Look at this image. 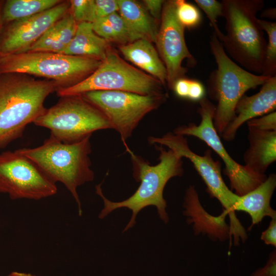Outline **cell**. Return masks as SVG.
<instances>
[{
	"mask_svg": "<svg viewBox=\"0 0 276 276\" xmlns=\"http://www.w3.org/2000/svg\"><path fill=\"white\" fill-rule=\"evenodd\" d=\"M70 2V12L78 24H92L97 20L95 0H72Z\"/></svg>",
	"mask_w": 276,
	"mask_h": 276,
	"instance_id": "26",
	"label": "cell"
},
{
	"mask_svg": "<svg viewBox=\"0 0 276 276\" xmlns=\"http://www.w3.org/2000/svg\"><path fill=\"white\" fill-rule=\"evenodd\" d=\"M263 14L264 15L265 17H268L270 18L271 17L275 18V8L267 9L263 12Z\"/></svg>",
	"mask_w": 276,
	"mask_h": 276,
	"instance_id": "34",
	"label": "cell"
},
{
	"mask_svg": "<svg viewBox=\"0 0 276 276\" xmlns=\"http://www.w3.org/2000/svg\"><path fill=\"white\" fill-rule=\"evenodd\" d=\"M7 276H36L31 273H25L18 271H13L9 273Z\"/></svg>",
	"mask_w": 276,
	"mask_h": 276,
	"instance_id": "35",
	"label": "cell"
},
{
	"mask_svg": "<svg viewBox=\"0 0 276 276\" xmlns=\"http://www.w3.org/2000/svg\"><path fill=\"white\" fill-rule=\"evenodd\" d=\"M90 137L66 144L50 135L40 146L16 150L33 161L54 182L64 185L77 204L79 216L82 211L77 188L93 180L95 176L89 157Z\"/></svg>",
	"mask_w": 276,
	"mask_h": 276,
	"instance_id": "4",
	"label": "cell"
},
{
	"mask_svg": "<svg viewBox=\"0 0 276 276\" xmlns=\"http://www.w3.org/2000/svg\"><path fill=\"white\" fill-rule=\"evenodd\" d=\"M1 4H2V3L1 2H0V34H1V28H2V12H1L2 5Z\"/></svg>",
	"mask_w": 276,
	"mask_h": 276,
	"instance_id": "36",
	"label": "cell"
},
{
	"mask_svg": "<svg viewBox=\"0 0 276 276\" xmlns=\"http://www.w3.org/2000/svg\"><path fill=\"white\" fill-rule=\"evenodd\" d=\"M199 102L198 112L201 117L200 123L198 125L191 123L178 126L173 133L182 136H193L205 143L223 162L225 166L223 172L229 180L231 189L238 196H242L260 185L267 176L254 173L231 156L214 126L215 105L205 97Z\"/></svg>",
	"mask_w": 276,
	"mask_h": 276,
	"instance_id": "10",
	"label": "cell"
},
{
	"mask_svg": "<svg viewBox=\"0 0 276 276\" xmlns=\"http://www.w3.org/2000/svg\"><path fill=\"white\" fill-rule=\"evenodd\" d=\"M99 109L120 135L126 147L127 140L143 117L157 108L166 100V94L142 95L119 90H98L81 95Z\"/></svg>",
	"mask_w": 276,
	"mask_h": 276,
	"instance_id": "9",
	"label": "cell"
},
{
	"mask_svg": "<svg viewBox=\"0 0 276 276\" xmlns=\"http://www.w3.org/2000/svg\"><path fill=\"white\" fill-rule=\"evenodd\" d=\"M33 123L49 129L51 135L66 144L81 141L97 130L112 129L104 114L82 95L61 97Z\"/></svg>",
	"mask_w": 276,
	"mask_h": 276,
	"instance_id": "7",
	"label": "cell"
},
{
	"mask_svg": "<svg viewBox=\"0 0 276 276\" xmlns=\"http://www.w3.org/2000/svg\"><path fill=\"white\" fill-rule=\"evenodd\" d=\"M258 22L268 36L261 75L276 76V22L258 19Z\"/></svg>",
	"mask_w": 276,
	"mask_h": 276,
	"instance_id": "22",
	"label": "cell"
},
{
	"mask_svg": "<svg viewBox=\"0 0 276 276\" xmlns=\"http://www.w3.org/2000/svg\"><path fill=\"white\" fill-rule=\"evenodd\" d=\"M248 128L263 131H276V112L273 111L246 122Z\"/></svg>",
	"mask_w": 276,
	"mask_h": 276,
	"instance_id": "27",
	"label": "cell"
},
{
	"mask_svg": "<svg viewBox=\"0 0 276 276\" xmlns=\"http://www.w3.org/2000/svg\"><path fill=\"white\" fill-rule=\"evenodd\" d=\"M57 192L56 183L31 159L16 150L0 154V193L13 200H40Z\"/></svg>",
	"mask_w": 276,
	"mask_h": 276,
	"instance_id": "11",
	"label": "cell"
},
{
	"mask_svg": "<svg viewBox=\"0 0 276 276\" xmlns=\"http://www.w3.org/2000/svg\"><path fill=\"white\" fill-rule=\"evenodd\" d=\"M97 20L118 12L117 0H95Z\"/></svg>",
	"mask_w": 276,
	"mask_h": 276,
	"instance_id": "28",
	"label": "cell"
},
{
	"mask_svg": "<svg viewBox=\"0 0 276 276\" xmlns=\"http://www.w3.org/2000/svg\"><path fill=\"white\" fill-rule=\"evenodd\" d=\"M276 187V175L270 174L258 187L246 194L239 196L233 206V211H241L251 218L250 228L259 224L266 216L276 217V212L270 206V200Z\"/></svg>",
	"mask_w": 276,
	"mask_h": 276,
	"instance_id": "17",
	"label": "cell"
},
{
	"mask_svg": "<svg viewBox=\"0 0 276 276\" xmlns=\"http://www.w3.org/2000/svg\"><path fill=\"white\" fill-rule=\"evenodd\" d=\"M195 2L205 13L213 29V33L221 42L224 34L218 28L217 19L219 17H223L222 2L216 0H195Z\"/></svg>",
	"mask_w": 276,
	"mask_h": 276,
	"instance_id": "25",
	"label": "cell"
},
{
	"mask_svg": "<svg viewBox=\"0 0 276 276\" xmlns=\"http://www.w3.org/2000/svg\"><path fill=\"white\" fill-rule=\"evenodd\" d=\"M205 95V88L198 80H190L188 99L194 101H199Z\"/></svg>",
	"mask_w": 276,
	"mask_h": 276,
	"instance_id": "30",
	"label": "cell"
},
{
	"mask_svg": "<svg viewBox=\"0 0 276 276\" xmlns=\"http://www.w3.org/2000/svg\"><path fill=\"white\" fill-rule=\"evenodd\" d=\"M60 0H8L2 13V22H11L27 18L56 6Z\"/></svg>",
	"mask_w": 276,
	"mask_h": 276,
	"instance_id": "21",
	"label": "cell"
},
{
	"mask_svg": "<svg viewBox=\"0 0 276 276\" xmlns=\"http://www.w3.org/2000/svg\"><path fill=\"white\" fill-rule=\"evenodd\" d=\"M250 276H276V253L273 250L269 255L266 265L253 272Z\"/></svg>",
	"mask_w": 276,
	"mask_h": 276,
	"instance_id": "29",
	"label": "cell"
},
{
	"mask_svg": "<svg viewBox=\"0 0 276 276\" xmlns=\"http://www.w3.org/2000/svg\"><path fill=\"white\" fill-rule=\"evenodd\" d=\"M78 23L70 11L54 24L55 53L62 54L73 39Z\"/></svg>",
	"mask_w": 276,
	"mask_h": 276,
	"instance_id": "23",
	"label": "cell"
},
{
	"mask_svg": "<svg viewBox=\"0 0 276 276\" xmlns=\"http://www.w3.org/2000/svg\"><path fill=\"white\" fill-rule=\"evenodd\" d=\"M70 10V1H62L47 10L10 22L2 37H0V54H9L27 52Z\"/></svg>",
	"mask_w": 276,
	"mask_h": 276,
	"instance_id": "14",
	"label": "cell"
},
{
	"mask_svg": "<svg viewBox=\"0 0 276 276\" xmlns=\"http://www.w3.org/2000/svg\"><path fill=\"white\" fill-rule=\"evenodd\" d=\"M226 32L221 42L229 57L251 73L262 74L267 41L257 13L263 0H223ZM238 64V65H239Z\"/></svg>",
	"mask_w": 276,
	"mask_h": 276,
	"instance_id": "3",
	"label": "cell"
},
{
	"mask_svg": "<svg viewBox=\"0 0 276 276\" xmlns=\"http://www.w3.org/2000/svg\"><path fill=\"white\" fill-rule=\"evenodd\" d=\"M119 49L127 60L149 73L163 85L167 83L166 67L150 41L140 39L120 45Z\"/></svg>",
	"mask_w": 276,
	"mask_h": 276,
	"instance_id": "18",
	"label": "cell"
},
{
	"mask_svg": "<svg viewBox=\"0 0 276 276\" xmlns=\"http://www.w3.org/2000/svg\"><path fill=\"white\" fill-rule=\"evenodd\" d=\"M185 28L177 19L175 1H165L155 42L166 68L167 83L171 89L187 71L182 61L187 59L191 66L197 62L187 46Z\"/></svg>",
	"mask_w": 276,
	"mask_h": 276,
	"instance_id": "13",
	"label": "cell"
},
{
	"mask_svg": "<svg viewBox=\"0 0 276 276\" xmlns=\"http://www.w3.org/2000/svg\"><path fill=\"white\" fill-rule=\"evenodd\" d=\"M261 239L267 245L276 246V217L272 218L267 228L262 233Z\"/></svg>",
	"mask_w": 276,
	"mask_h": 276,
	"instance_id": "31",
	"label": "cell"
},
{
	"mask_svg": "<svg viewBox=\"0 0 276 276\" xmlns=\"http://www.w3.org/2000/svg\"><path fill=\"white\" fill-rule=\"evenodd\" d=\"M144 3L151 15L155 19H159L165 1L162 0H145Z\"/></svg>",
	"mask_w": 276,
	"mask_h": 276,
	"instance_id": "32",
	"label": "cell"
},
{
	"mask_svg": "<svg viewBox=\"0 0 276 276\" xmlns=\"http://www.w3.org/2000/svg\"><path fill=\"white\" fill-rule=\"evenodd\" d=\"M117 2L119 13L126 22L134 40L144 39L155 42L158 29L142 6L131 0Z\"/></svg>",
	"mask_w": 276,
	"mask_h": 276,
	"instance_id": "20",
	"label": "cell"
},
{
	"mask_svg": "<svg viewBox=\"0 0 276 276\" xmlns=\"http://www.w3.org/2000/svg\"><path fill=\"white\" fill-rule=\"evenodd\" d=\"M155 147L159 152V162L153 166L135 154L129 148L126 150L131 157L133 177L140 182L137 189L128 198L118 202L110 201L104 195L101 184L96 187L97 194L103 201V208L98 216L100 219H103L117 209L126 208L131 211V217L123 233L135 224L137 215L148 206H155L161 220L165 223L168 222L169 217L166 210L167 202L163 196L164 190L171 178L182 175V157L170 149L166 150L162 145H155Z\"/></svg>",
	"mask_w": 276,
	"mask_h": 276,
	"instance_id": "1",
	"label": "cell"
},
{
	"mask_svg": "<svg viewBox=\"0 0 276 276\" xmlns=\"http://www.w3.org/2000/svg\"><path fill=\"white\" fill-rule=\"evenodd\" d=\"M248 140L244 165L257 174L265 175L267 168L276 160V131L248 128Z\"/></svg>",
	"mask_w": 276,
	"mask_h": 276,
	"instance_id": "16",
	"label": "cell"
},
{
	"mask_svg": "<svg viewBox=\"0 0 276 276\" xmlns=\"http://www.w3.org/2000/svg\"><path fill=\"white\" fill-rule=\"evenodd\" d=\"M57 88L53 80L0 74V148L22 136L27 126L45 111V99Z\"/></svg>",
	"mask_w": 276,
	"mask_h": 276,
	"instance_id": "2",
	"label": "cell"
},
{
	"mask_svg": "<svg viewBox=\"0 0 276 276\" xmlns=\"http://www.w3.org/2000/svg\"><path fill=\"white\" fill-rule=\"evenodd\" d=\"M262 85L258 93L250 96L244 95L238 102L235 117L221 134L225 141H233L239 128L249 120L275 111L276 76L269 78Z\"/></svg>",
	"mask_w": 276,
	"mask_h": 276,
	"instance_id": "15",
	"label": "cell"
},
{
	"mask_svg": "<svg viewBox=\"0 0 276 276\" xmlns=\"http://www.w3.org/2000/svg\"><path fill=\"white\" fill-rule=\"evenodd\" d=\"M101 62L94 58L48 52L0 54V74L19 73L43 77L55 81L57 90L82 81Z\"/></svg>",
	"mask_w": 276,
	"mask_h": 276,
	"instance_id": "6",
	"label": "cell"
},
{
	"mask_svg": "<svg viewBox=\"0 0 276 276\" xmlns=\"http://www.w3.org/2000/svg\"><path fill=\"white\" fill-rule=\"evenodd\" d=\"M110 49L109 42L94 31L91 23L82 22L78 24L73 39L62 54L103 61Z\"/></svg>",
	"mask_w": 276,
	"mask_h": 276,
	"instance_id": "19",
	"label": "cell"
},
{
	"mask_svg": "<svg viewBox=\"0 0 276 276\" xmlns=\"http://www.w3.org/2000/svg\"><path fill=\"white\" fill-rule=\"evenodd\" d=\"M160 82L126 62L111 49L89 76L68 87L58 89L60 97L98 90H119L142 95L165 94Z\"/></svg>",
	"mask_w": 276,
	"mask_h": 276,
	"instance_id": "8",
	"label": "cell"
},
{
	"mask_svg": "<svg viewBox=\"0 0 276 276\" xmlns=\"http://www.w3.org/2000/svg\"><path fill=\"white\" fill-rule=\"evenodd\" d=\"M148 140L151 145L166 146L182 157L189 159L205 184L209 194L220 202L224 212L229 215L231 229L240 228L241 224L233 211L239 196L225 183L221 173V164L213 159L210 149L206 150L203 155H198L191 150L184 136L173 132H168L162 137L150 136Z\"/></svg>",
	"mask_w": 276,
	"mask_h": 276,
	"instance_id": "12",
	"label": "cell"
},
{
	"mask_svg": "<svg viewBox=\"0 0 276 276\" xmlns=\"http://www.w3.org/2000/svg\"><path fill=\"white\" fill-rule=\"evenodd\" d=\"M209 43L217 67L208 79V93L210 98L217 102L213 123L218 134L221 135L235 118V107L239 100L247 90L262 85L270 77L254 74L235 62L214 33Z\"/></svg>",
	"mask_w": 276,
	"mask_h": 276,
	"instance_id": "5",
	"label": "cell"
},
{
	"mask_svg": "<svg viewBox=\"0 0 276 276\" xmlns=\"http://www.w3.org/2000/svg\"><path fill=\"white\" fill-rule=\"evenodd\" d=\"M175 4L177 19L185 28H193L200 24L201 15L196 6L185 0H175Z\"/></svg>",
	"mask_w": 276,
	"mask_h": 276,
	"instance_id": "24",
	"label": "cell"
},
{
	"mask_svg": "<svg viewBox=\"0 0 276 276\" xmlns=\"http://www.w3.org/2000/svg\"><path fill=\"white\" fill-rule=\"evenodd\" d=\"M190 81V79L181 78L174 83L172 89L178 97L188 98Z\"/></svg>",
	"mask_w": 276,
	"mask_h": 276,
	"instance_id": "33",
	"label": "cell"
}]
</instances>
